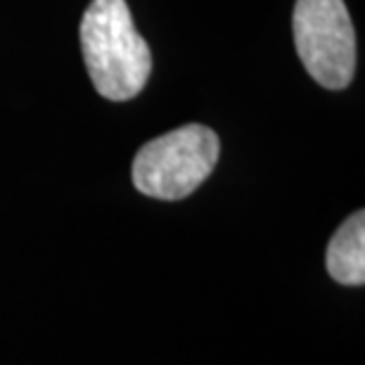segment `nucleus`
Wrapping results in <instances>:
<instances>
[{"label":"nucleus","mask_w":365,"mask_h":365,"mask_svg":"<svg viewBox=\"0 0 365 365\" xmlns=\"http://www.w3.org/2000/svg\"><path fill=\"white\" fill-rule=\"evenodd\" d=\"M78 36L86 69L102 98L123 102L143 93L152 74V53L126 0H93Z\"/></svg>","instance_id":"nucleus-1"},{"label":"nucleus","mask_w":365,"mask_h":365,"mask_svg":"<svg viewBox=\"0 0 365 365\" xmlns=\"http://www.w3.org/2000/svg\"><path fill=\"white\" fill-rule=\"evenodd\" d=\"M221 143L209 126L187 123L145 143L133 159V185L155 200L176 202L211 176Z\"/></svg>","instance_id":"nucleus-2"},{"label":"nucleus","mask_w":365,"mask_h":365,"mask_svg":"<svg viewBox=\"0 0 365 365\" xmlns=\"http://www.w3.org/2000/svg\"><path fill=\"white\" fill-rule=\"evenodd\" d=\"M294 48L306 71L327 91H341L356 71V31L344 0H297Z\"/></svg>","instance_id":"nucleus-3"},{"label":"nucleus","mask_w":365,"mask_h":365,"mask_svg":"<svg viewBox=\"0 0 365 365\" xmlns=\"http://www.w3.org/2000/svg\"><path fill=\"white\" fill-rule=\"evenodd\" d=\"M327 273L341 284L365 282V211H356L339 225L325 254Z\"/></svg>","instance_id":"nucleus-4"}]
</instances>
